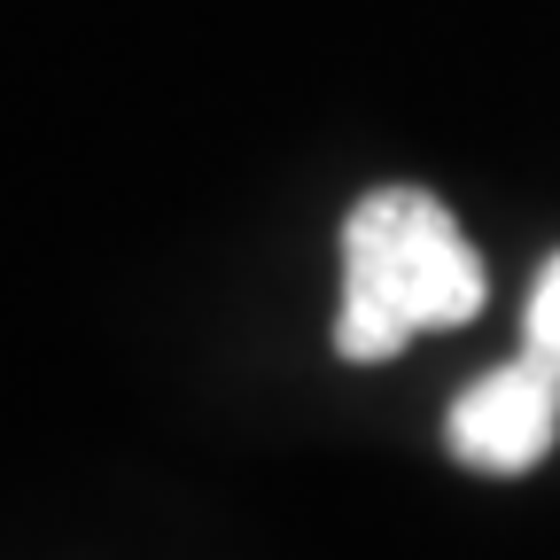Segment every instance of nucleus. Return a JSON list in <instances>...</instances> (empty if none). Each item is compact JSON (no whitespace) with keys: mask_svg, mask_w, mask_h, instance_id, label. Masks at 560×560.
Masks as SVG:
<instances>
[{"mask_svg":"<svg viewBox=\"0 0 560 560\" xmlns=\"http://www.w3.org/2000/svg\"><path fill=\"white\" fill-rule=\"evenodd\" d=\"M482 257L452 226V210L429 187H374L342 226V359H389L420 327H459L482 312Z\"/></svg>","mask_w":560,"mask_h":560,"instance_id":"nucleus-1","label":"nucleus"},{"mask_svg":"<svg viewBox=\"0 0 560 560\" xmlns=\"http://www.w3.org/2000/svg\"><path fill=\"white\" fill-rule=\"evenodd\" d=\"M522 350H537V359H560V257H552V265L537 272V289H529Z\"/></svg>","mask_w":560,"mask_h":560,"instance_id":"nucleus-3","label":"nucleus"},{"mask_svg":"<svg viewBox=\"0 0 560 560\" xmlns=\"http://www.w3.org/2000/svg\"><path fill=\"white\" fill-rule=\"evenodd\" d=\"M444 436L452 459L475 475H529L560 436V359L514 350L475 389H459V405L444 412Z\"/></svg>","mask_w":560,"mask_h":560,"instance_id":"nucleus-2","label":"nucleus"}]
</instances>
